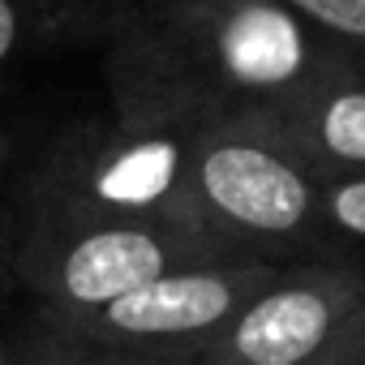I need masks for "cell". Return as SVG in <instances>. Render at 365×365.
Listing matches in <instances>:
<instances>
[{
	"instance_id": "7a4b0ae2",
	"label": "cell",
	"mask_w": 365,
	"mask_h": 365,
	"mask_svg": "<svg viewBox=\"0 0 365 365\" xmlns=\"http://www.w3.org/2000/svg\"><path fill=\"white\" fill-rule=\"evenodd\" d=\"M202 125L190 120H103L69 133L43 163L26 228L82 224H185L190 159ZM207 232V228H202Z\"/></svg>"
},
{
	"instance_id": "30bf717a",
	"label": "cell",
	"mask_w": 365,
	"mask_h": 365,
	"mask_svg": "<svg viewBox=\"0 0 365 365\" xmlns=\"http://www.w3.org/2000/svg\"><path fill=\"white\" fill-rule=\"evenodd\" d=\"M279 5H288L297 18H305L314 31H322L339 43L365 48V0H279Z\"/></svg>"
},
{
	"instance_id": "3957f363",
	"label": "cell",
	"mask_w": 365,
	"mask_h": 365,
	"mask_svg": "<svg viewBox=\"0 0 365 365\" xmlns=\"http://www.w3.org/2000/svg\"><path fill=\"white\" fill-rule=\"evenodd\" d=\"M327 180L254 112L198 129L190 159L194 220L245 258L288 262L301 245H322Z\"/></svg>"
},
{
	"instance_id": "5b68a950",
	"label": "cell",
	"mask_w": 365,
	"mask_h": 365,
	"mask_svg": "<svg viewBox=\"0 0 365 365\" xmlns=\"http://www.w3.org/2000/svg\"><path fill=\"white\" fill-rule=\"evenodd\" d=\"M288 262L279 258H228V262H198L150 284L125 292L120 301L56 318L69 335L86 344H116V348H185L207 352V344L262 292L271 288ZM48 314V309H43Z\"/></svg>"
},
{
	"instance_id": "52a82bcc",
	"label": "cell",
	"mask_w": 365,
	"mask_h": 365,
	"mask_svg": "<svg viewBox=\"0 0 365 365\" xmlns=\"http://www.w3.org/2000/svg\"><path fill=\"white\" fill-rule=\"evenodd\" d=\"M254 116L271 125L322 180L365 172V61L339 65Z\"/></svg>"
},
{
	"instance_id": "9c48e42d",
	"label": "cell",
	"mask_w": 365,
	"mask_h": 365,
	"mask_svg": "<svg viewBox=\"0 0 365 365\" xmlns=\"http://www.w3.org/2000/svg\"><path fill=\"white\" fill-rule=\"evenodd\" d=\"M322 224L327 237L365 241V172L335 176L322 185Z\"/></svg>"
},
{
	"instance_id": "9a60e30c",
	"label": "cell",
	"mask_w": 365,
	"mask_h": 365,
	"mask_svg": "<svg viewBox=\"0 0 365 365\" xmlns=\"http://www.w3.org/2000/svg\"><path fill=\"white\" fill-rule=\"evenodd\" d=\"M5 150H9V138H5V129H0V163H5Z\"/></svg>"
},
{
	"instance_id": "5bb4252c",
	"label": "cell",
	"mask_w": 365,
	"mask_h": 365,
	"mask_svg": "<svg viewBox=\"0 0 365 365\" xmlns=\"http://www.w3.org/2000/svg\"><path fill=\"white\" fill-rule=\"evenodd\" d=\"M0 365H9V331H5V314H0Z\"/></svg>"
},
{
	"instance_id": "8fae6325",
	"label": "cell",
	"mask_w": 365,
	"mask_h": 365,
	"mask_svg": "<svg viewBox=\"0 0 365 365\" xmlns=\"http://www.w3.org/2000/svg\"><path fill=\"white\" fill-rule=\"evenodd\" d=\"M86 365H202V352L185 348H116V344H86Z\"/></svg>"
},
{
	"instance_id": "277c9868",
	"label": "cell",
	"mask_w": 365,
	"mask_h": 365,
	"mask_svg": "<svg viewBox=\"0 0 365 365\" xmlns=\"http://www.w3.org/2000/svg\"><path fill=\"white\" fill-rule=\"evenodd\" d=\"M245 258L228 241L185 224H82V228H26L18 271L39 297V309L78 318L120 301L155 275Z\"/></svg>"
},
{
	"instance_id": "7c38bea8",
	"label": "cell",
	"mask_w": 365,
	"mask_h": 365,
	"mask_svg": "<svg viewBox=\"0 0 365 365\" xmlns=\"http://www.w3.org/2000/svg\"><path fill=\"white\" fill-rule=\"evenodd\" d=\"M297 365H365V305L356 309V318L314 356L297 361Z\"/></svg>"
},
{
	"instance_id": "6da1fadb",
	"label": "cell",
	"mask_w": 365,
	"mask_h": 365,
	"mask_svg": "<svg viewBox=\"0 0 365 365\" xmlns=\"http://www.w3.org/2000/svg\"><path fill=\"white\" fill-rule=\"evenodd\" d=\"M365 61L279 0H138L108 48L120 120L211 125L262 112L305 82Z\"/></svg>"
},
{
	"instance_id": "8992f818",
	"label": "cell",
	"mask_w": 365,
	"mask_h": 365,
	"mask_svg": "<svg viewBox=\"0 0 365 365\" xmlns=\"http://www.w3.org/2000/svg\"><path fill=\"white\" fill-rule=\"evenodd\" d=\"M365 305V267L288 262L202 352V365H297L322 352Z\"/></svg>"
},
{
	"instance_id": "ba28073f",
	"label": "cell",
	"mask_w": 365,
	"mask_h": 365,
	"mask_svg": "<svg viewBox=\"0 0 365 365\" xmlns=\"http://www.w3.org/2000/svg\"><path fill=\"white\" fill-rule=\"evenodd\" d=\"M9 365H86V352L78 335H69L52 314L35 309L9 335Z\"/></svg>"
},
{
	"instance_id": "4fadbf2b",
	"label": "cell",
	"mask_w": 365,
	"mask_h": 365,
	"mask_svg": "<svg viewBox=\"0 0 365 365\" xmlns=\"http://www.w3.org/2000/svg\"><path fill=\"white\" fill-rule=\"evenodd\" d=\"M26 31H31V22H26L22 0H0V69L18 56V48L26 43Z\"/></svg>"
}]
</instances>
